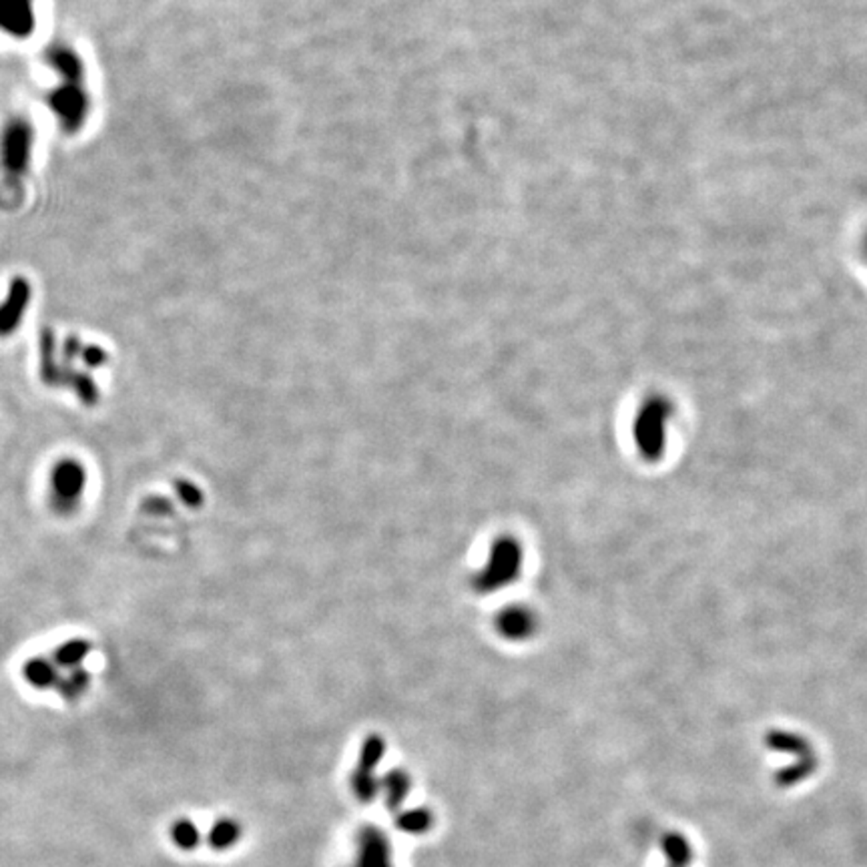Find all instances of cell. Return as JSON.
Returning a JSON list of instances; mask_svg holds the SVG:
<instances>
[{"label": "cell", "mask_w": 867, "mask_h": 867, "mask_svg": "<svg viewBox=\"0 0 867 867\" xmlns=\"http://www.w3.org/2000/svg\"><path fill=\"white\" fill-rule=\"evenodd\" d=\"M21 675L28 687L36 691L56 689L61 681V669L56 666L51 655H33L23 663Z\"/></svg>", "instance_id": "obj_5"}, {"label": "cell", "mask_w": 867, "mask_h": 867, "mask_svg": "<svg viewBox=\"0 0 867 867\" xmlns=\"http://www.w3.org/2000/svg\"><path fill=\"white\" fill-rule=\"evenodd\" d=\"M94 645L91 638L87 636H71L66 641L59 643L53 649L51 656L56 663L59 669L71 671V669H79V666H84V661L89 659V655L93 653Z\"/></svg>", "instance_id": "obj_7"}, {"label": "cell", "mask_w": 867, "mask_h": 867, "mask_svg": "<svg viewBox=\"0 0 867 867\" xmlns=\"http://www.w3.org/2000/svg\"><path fill=\"white\" fill-rule=\"evenodd\" d=\"M430 825L432 817L426 809H414V812H408L398 817V827L408 833H424L430 829Z\"/></svg>", "instance_id": "obj_18"}, {"label": "cell", "mask_w": 867, "mask_h": 867, "mask_svg": "<svg viewBox=\"0 0 867 867\" xmlns=\"http://www.w3.org/2000/svg\"><path fill=\"white\" fill-rule=\"evenodd\" d=\"M171 840H173V843L179 845L181 850H193V847H197L199 842H202V833H199L193 822L179 819V822L171 825Z\"/></svg>", "instance_id": "obj_16"}, {"label": "cell", "mask_w": 867, "mask_h": 867, "mask_svg": "<svg viewBox=\"0 0 867 867\" xmlns=\"http://www.w3.org/2000/svg\"><path fill=\"white\" fill-rule=\"evenodd\" d=\"M89 490V470L77 456H61L46 476V507L59 518H71L83 508Z\"/></svg>", "instance_id": "obj_1"}, {"label": "cell", "mask_w": 867, "mask_h": 867, "mask_svg": "<svg viewBox=\"0 0 867 867\" xmlns=\"http://www.w3.org/2000/svg\"><path fill=\"white\" fill-rule=\"evenodd\" d=\"M83 366L89 369H101L109 361V354L101 346H84L81 351Z\"/></svg>", "instance_id": "obj_19"}, {"label": "cell", "mask_w": 867, "mask_h": 867, "mask_svg": "<svg viewBox=\"0 0 867 867\" xmlns=\"http://www.w3.org/2000/svg\"><path fill=\"white\" fill-rule=\"evenodd\" d=\"M28 303V288L23 283H15V288L6 301L0 306V338H8L21 328Z\"/></svg>", "instance_id": "obj_8"}, {"label": "cell", "mask_w": 867, "mask_h": 867, "mask_svg": "<svg viewBox=\"0 0 867 867\" xmlns=\"http://www.w3.org/2000/svg\"><path fill=\"white\" fill-rule=\"evenodd\" d=\"M497 626L502 636L510 638V641H522V638L535 633V615L524 606H508L504 608L500 616L497 618Z\"/></svg>", "instance_id": "obj_9"}, {"label": "cell", "mask_w": 867, "mask_h": 867, "mask_svg": "<svg viewBox=\"0 0 867 867\" xmlns=\"http://www.w3.org/2000/svg\"><path fill=\"white\" fill-rule=\"evenodd\" d=\"M26 0H0V25L21 33L31 25Z\"/></svg>", "instance_id": "obj_13"}, {"label": "cell", "mask_w": 867, "mask_h": 867, "mask_svg": "<svg viewBox=\"0 0 867 867\" xmlns=\"http://www.w3.org/2000/svg\"><path fill=\"white\" fill-rule=\"evenodd\" d=\"M384 755V741L379 737H368L364 743V749H361L360 755V764L358 769L354 771V777H351V787H354L356 795L361 799V802H371L378 795V781L374 777V769L379 764V759Z\"/></svg>", "instance_id": "obj_4"}, {"label": "cell", "mask_w": 867, "mask_h": 867, "mask_svg": "<svg viewBox=\"0 0 867 867\" xmlns=\"http://www.w3.org/2000/svg\"><path fill=\"white\" fill-rule=\"evenodd\" d=\"M522 562V552L517 540L502 538L492 548L488 565L474 578V586L478 593L488 595L497 588L507 586L517 578Z\"/></svg>", "instance_id": "obj_2"}, {"label": "cell", "mask_w": 867, "mask_h": 867, "mask_svg": "<svg viewBox=\"0 0 867 867\" xmlns=\"http://www.w3.org/2000/svg\"><path fill=\"white\" fill-rule=\"evenodd\" d=\"M386 803L389 809H398L409 791V777L404 769H392L384 777Z\"/></svg>", "instance_id": "obj_14"}, {"label": "cell", "mask_w": 867, "mask_h": 867, "mask_svg": "<svg viewBox=\"0 0 867 867\" xmlns=\"http://www.w3.org/2000/svg\"><path fill=\"white\" fill-rule=\"evenodd\" d=\"M173 490H175L177 498H179L181 504H183V507L193 508V510L203 507L205 494L195 482L187 480V478H179V480L173 482Z\"/></svg>", "instance_id": "obj_17"}, {"label": "cell", "mask_w": 867, "mask_h": 867, "mask_svg": "<svg viewBox=\"0 0 867 867\" xmlns=\"http://www.w3.org/2000/svg\"><path fill=\"white\" fill-rule=\"evenodd\" d=\"M61 361L56 360L53 331H44L41 338V379L46 388H61Z\"/></svg>", "instance_id": "obj_11"}, {"label": "cell", "mask_w": 867, "mask_h": 867, "mask_svg": "<svg viewBox=\"0 0 867 867\" xmlns=\"http://www.w3.org/2000/svg\"><path fill=\"white\" fill-rule=\"evenodd\" d=\"M91 683H93L91 671L84 669V666H79V669H71L66 671V675H61V681L59 685H56V691H59V695L64 701H77L89 691Z\"/></svg>", "instance_id": "obj_12"}, {"label": "cell", "mask_w": 867, "mask_h": 867, "mask_svg": "<svg viewBox=\"0 0 867 867\" xmlns=\"http://www.w3.org/2000/svg\"><path fill=\"white\" fill-rule=\"evenodd\" d=\"M240 837H241L240 823H235L233 819H222V822H217L212 827V832H209L207 835V842L213 850H227V847H232L237 840H240Z\"/></svg>", "instance_id": "obj_15"}, {"label": "cell", "mask_w": 867, "mask_h": 867, "mask_svg": "<svg viewBox=\"0 0 867 867\" xmlns=\"http://www.w3.org/2000/svg\"><path fill=\"white\" fill-rule=\"evenodd\" d=\"M61 369H63L61 388H69L84 408L99 406L101 389H99V384L94 382V378L89 374V371L77 369L73 366H61Z\"/></svg>", "instance_id": "obj_6"}, {"label": "cell", "mask_w": 867, "mask_h": 867, "mask_svg": "<svg viewBox=\"0 0 867 867\" xmlns=\"http://www.w3.org/2000/svg\"><path fill=\"white\" fill-rule=\"evenodd\" d=\"M358 867H392L389 865V847L388 840L369 827L360 835V863Z\"/></svg>", "instance_id": "obj_10"}, {"label": "cell", "mask_w": 867, "mask_h": 867, "mask_svg": "<svg viewBox=\"0 0 867 867\" xmlns=\"http://www.w3.org/2000/svg\"><path fill=\"white\" fill-rule=\"evenodd\" d=\"M669 416V406H666L665 399H649L641 408L638 412V420H636V440L638 446H641V452L649 458H656L661 454V446H663V428L665 420Z\"/></svg>", "instance_id": "obj_3"}]
</instances>
